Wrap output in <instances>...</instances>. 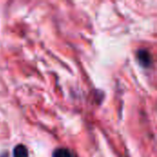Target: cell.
I'll return each instance as SVG.
<instances>
[{
	"label": "cell",
	"mask_w": 157,
	"mask_h": 157,
	"mask_svg": "<svg viewBox=\"0 0 157 157\" xmlns=\"http://www.w3.org/2000/svg\"><path fill=\"white\" fill-rule=\"evenodd\" d=\"M138 61L144 67H148L151 65L152 59L150 53L145 50H141L138 52Z\"/></svg>",
	"instance_id": "6da1fadb"
},
{
	"label": "cell",
	"mask_w": 157,
	"mask_h": 157,
	"mask_svg": "<svg viewBox=\"0 0 157 157\" xmlns=\"http://www.w3.org/2000/svg\"><path fill=\"white\" fill-rule=\"evenodd\" d=\"M13 157H29V151L23 144H18L14 148Z\"/></svg>",
	"instance_id": "7a4b0ae2"
},
{
	"label": "cell",
	"mask_w": 157,
	"mask_h": 157,
	"mask_svg": "<svg viewBox=\"0 0 157 157\" xmlns=\"http://www.w3.org/2000/svg\"><path fill=\"white\" fill-rule=\"evenodd\" d=\"M53 157H75L74 155L65 148H59L53 152Z\"/></svg>",
	"instance_id": "3957f363"
}]
</instances>
